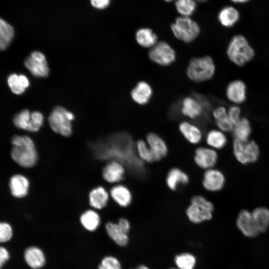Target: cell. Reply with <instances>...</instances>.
<instances>
[{"label":"cell","instance_id":"1","mask_svg":"<svg viewBox=\"0 0 269 269\" xmlns=\"http://www.w3.org/2000/svg\"><path fill=\"white\" fill-rule=\"evenodd\" d=\"M12 147L10 155L18 165L25 168L34 167L38 154L33 139L27 135H14L11 139Z\"/></svg>","mask_w":269,"mask_h":269},{"label":"cell","instance_id":"2","mask_svg":"<svg viewBox=\"0 0 269 269\" xmlns=\"http://www.w3.org/2000/svg\"><path fill=\"white\" fill-rule=\"evenodd\" d=\"M227 54L232 62L243 66L254 58L255 51L244 36L236 35L228 45Z\"/></svg>","mask_w":269,"mask_h":269},{"label":"cell","instance_id":"3","mask_svg":"<svg viewBox=\"0 0 269 269\" xmlns=\"http://www.w3.org/2000/svg\"><path fill=\"white\" fill-rule=\"evenodd\" d=\"M215 72V65L209 56L193 58L186 68L188 78L195 82H201L211 79Z\"/></svg>","mask_w":269,"mask_h":269},{"label":"cell","instance_id":"4","mask_svg":"<svg viewBox=\"0 0 269 269\" xmlns=\"http://www.w3.org/2000/svg\"><path fill=\"white\" fill-rule=\"evenodd\" d=\"M213 211L214 205L211 202L201 195H195L192 197L186 214L190 222L199 224L211 220Z\"/></svg>","mask_w":269,"mask_h":269},{"label":"cell","instance_id":"5","mask_svg":"<svg viewBox=\"0 0 269 269\" xmlns=\"http://www.w3.org/2000/svg\"><path fill=\"white\" fill-rule=\"evenodd\" d=\"M74 115L61 106H57L50 114L48 121L51 129L56 133L68 137L72 133L71 122Z\"/></svg>","mask_w":269,"mask_h":269},{"label":"cell","instance_id":"6","mask_svg":"<svg viewBox=\"0 0 269 269\" xmlns=\"http://www.w3.org/2000/svg\"><path fill=\"white\" fill-rule=\"evenodd\" d=\"M171 28L174 36L185 43H190L195 40L200 31L195 21L185 16L177 18L171 24Z\"/></svg>","mask_w":269,"mask_h":269},{"label":"cell","instance_id":"7","mask_svg":"<svg viewBox=\"0 0 269 269\" xmlns=\"http://www.w3.org/2000/svg\"><path fill=\"white\" fill-rule=\"evenodd\" d=\"M233 152L236 159L244 164L256 162L260 155L259 146L253 140L244 141L235 139Z\"/></svg>","mask_w":269,"mask_h":269},{"label":"cell","instance_id":"8","mask_svg":"<svg viewBox=\"0 0 269 269\" xmlns=\"http://www.w3.org/2000/svg\"><path fill=\"white\" fill-rule=\"evenodd\" d=\"M148 57L151 61L156 64L166 66L175 61L176 54L169 44L165 41H160L150 49Z\"/></svg>","mask_w":269,"mask_h":269},{"label":"cell","instance_id":"9","mask_svg":"<svg viewBox=\"0 0 269 269\" xmlns=\"http://www.w3.org/2000/svg\"><path fill=\"white\" fill-rule=\"evenodd\" d=\"M210 108L209 104L201 98L186 97L181 103L180 111L183 115L191 119L200 117L205 110Z\"/></svg>","mask_w":269,"mask_h":269},{"label":"cell","instance_id":"10","mask_svg":"<svg viewBox=\"0 0 269 269\" xmlns=\"http://www.w3.org/2000/svg\"><path fill=\"white\" fill-rule=\"evenodd\" d=\"M25 67L35 77L43 78L49 74V69L43 53L34 51L30 53L24 60Z\"/></svg>","mask_w":269,"mask_h":269},{"label":"cell","instance_id":"11","mask_svg":"<svg viewBox=\"0 0 269 269\" xmlns=\"http://www.w3.org/2000/svg\"><path fill=\"white\" fill-rule=\"evenodd\" d=\"M218 157L215 149L210 147L200 146L195 151L194 160L198 167L206 170L213 168L217 162Z\"/></svg>","mask_w":269,"mask_h":269},{"label":"cell","instance_id":"12","mask_svg":"<svg viewBox=\"0 0 269 269\" xmlns=\"http://www.w3.org/2000/svg\"><path fill=\"white\" fill-rule=\"evenodd\" d=\"M225 177L219 170L213 168L205 170L203 174L202 184L207 191L217 192L224 187Z\"/></svg>","mask_w":269,"mask_h":269},{"label":"cell","instance_id":"13","mask_svg":"<svg viewBox=\"0 0 269 269\" xmlns=\"http://www.w3.org/2000/svg\"><path fill=\"white\" fill-rule=\"evenodd\" d=\"M236 225L238 229L246 237L254 238L260 233L252 213L243 210L238 214Z\"/></svg>","mask_w":269,"mask_h":269},{"label":"cell","instance_id":"14","mask_svg":"<svg viewBox=\"0 0 269 269\" xmlns=\"http://www.w3.org/2000/svg\"><path fill=\"white\" fill-rule=\"evenodd\" d=\"M8 187L10 193L13 197L17 199L23 198L28 194L30 182L24 175L14 174L9 178Z\"/></svg>","mask_w":269,"mask_h":269},{"label":"cell","instance_id":"15","mask_svg":"<svg viewBox=\"0 0 269 269\" xmlns=\"http://www.w3.org/2000/svg\"><path fill=\"white\" fill-rule=\"evenodd\" d=\"M125 171V168L121 162L113 160L104 166L102 170V177L109 183H118L123 179Z\"/></svg>","mask_w":269,"mask_h":269},{"label":"cell","instance_id":"16","mask_svg":"<svg viewBox=\"0 0 269 269\" xmlns=\"http://www.w3.org/2000/svg\"><path fill=\"white\" fill-rule=\"evenodd\" d=\"M153 95V90L150 84L146 81L138 82L131 92L133 101L140 105L148 103Z\"/></svg>","mask_w":269,"mask_h":269},{"label":"cell","instance_id":"17","mask_svg":"<svg viewBox=\"0 0 269 269\" xmlns=\"http://www.w3.org/2000/svg\"><path fill=\"white\" fill-rule=\"evenodd\" d=\"M226 94L227 98L235 104L243 103L246 98V86L240 80L231 82L226 88Z\"/></svg>","mask_w":269,"mask_h":269},{"label":"cell","instance_id":"18","mask_svg":"<svg viewBox=\"0 0 269 269\" xmlns=\"http://www.w3.org/2000/svg\"><path fill=\"white\" fill-rule=\"evenodd\" d=\"M178 129L184 138L191 144L199 143L203 138V134L201 129L191 122H181L179 125Z\"/></svg>","mask_w":269,"mask_h":269},{"label":"cell","instance_id":"19","mask_svg":"<svg viewBox=\"0 0 269 269\" xmlns=\"http://www.w3.org/2000/svg\"><path fill=\"white\" fill-rule=\"evenodd\" d=\"M145 141L158 161L167 154V145L164 139L157 134L148 133L146 136Z\"/></svg>","mask_w":269,"mask_h":269},{"label":"cell","instance_id":"20","mask_svg":"<svg viewBox=\"0 0 269 269\" xmlns=\"http://www.w3.org/2000/svg\"><path fill=\"white\" fill-rule=\"evenodd\" d=\"M25 261L32 269H39L44 266L46 263L45 255L39 248L32 246L27 248L24 254Z\"/></svg>","mask_w":269,"mask_h":269},{"label":"cell","instance_id":"21","mask_svg":"<svg viewBox=\"0 0 269 269\" xmlns=\"http://www.w3.org/2000/svg\"><path fill=\"white\" fill-rule=\"evenodd\" d=\"M110 194L113 200L122 207L129 206L133 199L131 190L123 184H118L110 190Z\"/></svg>","mask_w":269,"mask_h":269},{"label":"cell","instance_id":"22","mask_svg":"<svg viewBox=\"0 0 269 269\" xmlns=\"http://www.w3.org/2000/svg\"><path fill=\"white\" fill-rule=\"evenodd\" d=\"M189 177L187 174L177 167L169 170L166 177V184L169 189L175 191L181 185L188 183Z\"/></svg>","mask_w":269,"mask_h":269},{"label":"cell","instance_id":"23","mask_svg":"<svg viewBox=\"0 0 269 269\" xmlns=\"http://www.w3.org/2000/svg\"><path fill=\"white\" fill-rule=\"evenodd\" d=\"M109 194L102 186L93 189L89 194L90 205L96 209H102L107 205Z\"/></svg>","mask_w":269,"mask_h":269},{"label":"cell","instance_id":"24","mask_svg":"<svg viewBox=\"0 0 269 269\" xmlns=\"http://www.w3.org/2000/svg\"><path fill=\"white\" fill-rule=\"evenodd\" d=\"M109 237L117 245L121 247L127 246L129 241L128 234L124 232L116 223L108 222L105 225Z\"/></svg>","mask_w":269,"mask_h":269},{"label":"cell","instance_id":"25","mask_svg":"<svg viewBox=\"0 0 269 269\" xmlns=\"http://www.w3.org/2000/svg\"><path fill=\"white\" fill-rule=\"evenodd\" d=\"M7 83L11 92L16 95L23 94L30 85L29 80L25 75L16 73L9 75Z\"/></svg>","mask_w":269,"mask_h":269},{"label":"cell","instance_id":"26","mask_svg":"<svg viewBox=\"0 0 269 269\" xmlns=\"http://www.w3.org/2000/svg\"><path fill=\"white\" fill-rule=\"evenodd\" d=\"M135 40L140 46L151 48L157 43V36L151 29L144 27L136 31Z\"/></svg>","mask_w":269,"mask_h":269},{"label":"cell","instance_id":"27","mask_svg":"<svg viewBox=\"0 0 269 269\" xmlns=\"http://www.w3.org/2000/svg\"><path fill=\"white\" fill-rule=\"evenodd\" d=\"M80 222L85 229L89 232H93L100 226L101 219L96 211L89 209L82 213L80 217Z\"/></svg>","mask_w":269,"mask_h":269},{"label":"cell","instance_id":"28","mask_svg":"<svg viewBox=\"0 0 269 269\" xmlns=\"http://www.w3.org/2000/svg\"><path fill=\"white\" fill-rule=\"evenodd\" d=\"M205 141L209 147L214 149H219L226 145L227 139L223 132L213 129L207 133Z\"/></svg>","mask_w":269,"mask_h":269},{"label":"cell","instance_id":"29","mask_svg":"<svg viewBox=\"0 0 269 269\" xmlns=\"http://www.w3.org/2000/svg\"><path fill=\"white\" fill-rule=\"evenodd\" d=\"M239 13L236 8L228 6L220 10L218 18L223 26L229 27L235 24L239 20Z\"/></svg>","mask_w":269,"mask_h":269},{"label":"cell","instance_id":"30","mask_svg":"<svg viewBox=\"0 0 269 269\" xmlns=\"http://www.w3.org/2000/svg\"><path fill=\"white\" fill-rule=\"evenodd\" d=\"M251 130L249 121L246 118H241L234 126L233 134L235 139L244 141H248Z\"/></svg>","mask_w":269,"mask_h":269},{"label":"cell","instance_id":"31","mask_svg":"<svg viewBox=\"0 0 269 269\" xmlns=\"http://www.w3.org/2000/svg\"><path fill=\"white\" fill-rule=\"evenodd\" d=\"M252 214L260 233L266 231L269 227V210L265 207H258Z\"/></svg>","mask_w":269,"mask_h":269},{"label":"cell","instance_id":"32","mask_svg":"<svg viewBox=\"0 0 269 269\" xmlns=\"http://www.w3.org/2000/svg\"><path fill=\"white\" fill-rule=\"evenodd\" d=\"M135 149L138 157L142 162L151 163L158 161L145 140H138L135 143Z\"/></svg>","mask_w":269,"mask_h":269},{"label":"cell","instance_id":"33","mask_svg":"<svg viewBox=\"0 0 269 269\" xmlns=\"http://www.w3.org/2000/svg\"><path fill=\"white\" fill-rule=\"evenodd\" d=\"M174 262L178 269H194L196 259L192 254L183 253L175 256Z\"/></svg>","mask_w":269,"mask_h":269},{"label":"cell","instance_id":"34","mask_svg":"<svg viewBox=\"0 0 269 269\" xmlns=\"http://www.w3.org/2000/svg\"><path fill=\"white\" fill-rule=\"evenodd\" d=\"M31 113L27 109H24L16 114L13 118L12 122L15 127L27 131L30 121Z\"/></svg>","mask_w":269,"mask_h":269},{"label":"cell","instance_id":"35","mask_svg":"<svg viewBox=\"0 0 269 269\" xmlns=\"http://www.w3.org/2000/svg\"><path fill=\"white\" fill-rule=\"evenodd\" d=\"M175 6L179 13L183 16L191 15L196 9V3L194 0H176Z\"/></svg>","mask_w":269,"mask_h":269},{"label":"cell","instance_id":"36","mask_svg":"<svg viewBox=\"0 0 269 269\" xmlns=\"http://www.w3.org/2000/svg\"><path fill=\"white\" fill-rule=\"evenodd\" d=\"M44 122L42 114L38 111L31 113L30 121L27 131L31 133L38 132L42 127Z\"/></svg>","mask_w":269,"mask_h":269},{"label":"cell","instance_id":"37","mask_svg":"<svg viewBox=\"0 0 269 269\" xmlns=\"http://www.w3.org/2000/svg\"><path fill=\"white\" fill-rule=\"evenodd\" d=\"M0 35L8 43L14 37V30L11 25L0 17Z\"/></svg>","mask_w":269,"mask_h":269},{"label":"cell","instance_id":"38","mask_svg":"<svg viewBox=\"0 0 269 269\" xmlns=\"http://www.w3.org/2000/svg\"><path fill=\"white\" fill-rule=\"evenodd\" d=\"M98 269H122L120 261L115 257L108 256L102 260Z\"/></svg>","mask_w":269,"mask_h":269},{"label":"cell","instance_id":"39","mask_svg":"<svg viewBox=\"0 0 269 269\" xmlns=\"http://www.w3.org/2000/svg\"><path fill=\"white\" fill-rule=\"evenodd\" d=\"M12 236V229L6 222H0V242L9 241Z\"/></svg>","mask_w":269,"mask_h":269},{"label":"cell","instance_id":"40","mask_svg":"<svg viewBox=\"0 0 269 269\" xmlns=\"http://www.w3.org/2000/svg\"><path fill=\"white\" fill-rule=\"evenodd\" d=\"M216 125L219 130L223 132L232 131L234 125L230 121L228 115L215 120Z\"/></svg>","mask_w":269,"mask_h":269},{"label":"cell","instance_id":"41","mask_svg":"<svg viewBox=\"0 0 269 269\" xmlns=\"http://www.w3.org/2000/svg\"><path fill=\"white\" fill-rule=\"evenodd\" d=\"M241 109L237 106H232L228 111V117L234 126L241 119Z\"/></svg>","mask_w":269,"mask_h":269},{"label":"cell","instance_id":"42","mask_svg":"<svg viewBox=\"0 0 269 269\" xmlns=\"http://www.w3.org/2000/svg\"><path fill=\"white\" fill-rule=\"evenodd\" d=\"M117 223L124 232L129 234L131 229V225L130 222L127 219L121 218L119 219Z\"/></svg>","mask_w":269,"mask_h":269},{"label":"cell","instance_id":"43","mask_svg":"<svg viewBox=\"0 0 269 269\" xmlns=\"http://www.w3.org/2000/svg\"><path fill=\"white\" fill-rule=\"evenodd\" d=\"M9 258V255L7 250L0 246V269L8 260Z\"/></svg>","mask_w":269,"mask_h":269},{"label":"cell","instance_id":"44","mask_svg":"<svg viewBox=\"0 0 269 269\" xmlns=\"http://www.w3.org/2000/svg\"><path fill=\"white\" fill-rule=\"evenodd\" d=\"M91 2L94 7L99 9H103L109 5L110 0H91Z\"/></svg>","mask_w":269,"mask_h":269},{"label":"cell","instance_id":"45","mask_svg":"<svg viewBox=\"0 0 269 269\" xmlns=\"http://www.w3.org/2000/svg\"><path fill=\"white\" fill-rule=\"evenodd\" d=\"M9 45L7 41H6L0 35V51L5 50Z\"/></svg>","mask_w":269,"mask_h":269},{"label":"cell","instance_id":"46","mask_svg":"<svg viewBox=\"0 0 269 269\" xmlns=\"http://www.w3.org/2000/svg\"><path fill=\"white\" fill-rule=\"evenodd\" d=\"M232 1L236 3H243L248 1L249 0H231Z\"/></svg>","mask_w":269,"mask_h":269},{"label":"cell","instance_id":"47","mask_svg":"<svg viewBox=\"0 0 269 269\" xmlns=\"http://www.w3.org/2000/svg\"><path fill=\"white\" fill-rule=\"evenodd\" d=\"M150 269L148 267H147L146 266L144 265H140L136 269Z\"/></svg>","mask_w":269,"mask_h":269},{"label":"cell","instance_id":"48","mask_svg":"<svg viewBox=\"0 0 269 269\" xmlns=\"http://www.w3.org/2000/svg\"><path fill=\"white\" fill-rule=\"evenodd\" d=\"M195 1H197L198 2H204L206 0H194Z\"/></svg>","mask_w":269,"mask_h":269},{"label":"cell","instance_id":"49","mask_svg":"<svg viewBox=\"0 0 269 269\" xmlns=\"http://www.w3.org/2000/svg\"><path fill=\"white\" fill-rule=\"evenodd\" d=\"M164 0L169 2V1H172V0Z\"/></svg>","mask_w":269,"mask_h":269},{"label":"cell","instance_id":"50","mask_svg":"<svg viewBox=\"0 0 269 269\" xmlns=\"http://www.w3.org/2000/svg\"><path fill=\"white\" fill-rule=\"evenodd\" d=\"M173 269V268H172V269Z\"/></svg>","mask_w":269,"mask_h":269}]
</instances>
